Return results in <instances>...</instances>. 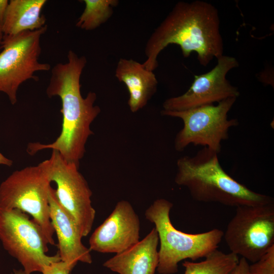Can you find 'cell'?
Returning a JSON list of instances; mask_svg holds the SVG:
<instances>
[{
	"label": "cell",
	"instance_id": "obj_25",
	"mask_svg": "<svg viewBox=\"0 0 274 274\" xmlns=\"http://www.w3.org/2000/svg\"><path fill=\"white\" fill-rule=\"evenodd\" d=\"M3 37H4V34L2 30V26L0 24V46L3 41Z\"/></svg>",
	"mask_w": 274,
	"mask_h": 274
},
{
	"label": "cell",
	"instance_id": "obj_11",
	"mask_svg": "<svg viewBox=\"0 0 274 274\" xmlns=\"http://www.w3.org/2000/svg\"><path fill=\"white\" fill-rule=\"evenodd\" d=\"M239 65L232 56L223 55L209 72L194 76L191 86L184 94L166 99L163 110L184 111L201 106L214 105L229 98L239 96L238 88L226 79L227 73Z\"/></svg>",
	"mask_w": 274,
	"mask_h": 274
},
{
	"label": "cell",
	"instance_id": "obj_23",
	"mask_svg": "<svg viewBox=\"0 0 274 274\" xmlns=\"http://www.w3.org/2000/svg\"><path fill=\"white\" fill-rule=\"evenodd\" d=\"M13 164L12 160L5 157L0 152V165L11 166Z\"/></svg>",
	"mask_w": 274,
	"mask_h": 274
},
{
	"label": "cell",
	"instance_id": "obj_12",
	"mask_svg": "<svg viewBox=\"0 0 274 274\" xmlns=\"http://www.w3.org/2000/svg\"><path fill=\"white\" fill-rule=\"evenodd\" d=\"M140 231L139 217L131 203L119 201L90 236L89 249L102 253H120L140 241Z\"/></svg>",
	"mask_w": 274,
	"mask_h": 274
},
{
	"label": "cell",
	"instance_id": "obj_7",
	"mask_svg": "<svg viewBox=\"0 0 274 274\" xmlns=\"http://www.w3.org/2000/svg\"><path fill=\"white\" fill-rule=\"evenodd\" d=\"M236 99L229 98L216 105H206L184 111L162 110V115L179 118L183 122V128L175 139V150L182 151L192 144L207 147L219 154L221 142L229 138L230 128L238 124L236 119L228 118V113Z\"/></svg>",
	"mask_w": 274,
	"mask_h": 274
},
{
	"label": "cell",
	"instance_id": "obj_20",
	"mask_svg": "<svg viewBox=\"0 0 274 274\" xmlns=\"http://www.w3.org/2000/svg\"><path fill=\"white\" fill-rule=\"evenodd\" d=\"M75 266L60 260L46 266L42 273L43 274H70Z\"/></svg>",
	"mask_w": 274,
	"mask_h": 274
},
{
	"label": "cell",
	"instance_id": "obj_5",
	"mask_svg": "<svg viewBox=\"0 0 274 274\" xmlns=\"http://www.w3.org/2000/svg\"><path fill=\"white\" fill-rule=\"evenodd\" d=\"M48 160L13 172L0 184V207L16 209L32 217L49 244H55L50 217Z\"/></svg>",
	"mask_w": 274,
	"mask_h": 274
},
{
	"label": "cell",
	"instance_id": "obj_16",
	"mask_svg": "<svg viewBox=\"0 0 274 274\" xmlns=\"http://www.w3.org/2000/svg\"><path fill=\"white\" fill-rule=\"evenodd\" d=\"M46 0H11L2 24L4 36L33 31L46 25L41 11Z\"/></svg>",
	"mask_w": 274,
	"mask_h": 274
},
{
	"label": "cell",
	"instance_id": "obj_9",
	"mask_svg": "<svg viewBox=\"0 0 274 274\" xmlns=\"http://www.w3.org/2000/svg\"><path fill=\"white\" fill-rule=\"evenodd\" d=\"M223 237L230 252L258 261L274 246V203L236 207Z\"/></svg>",
	"mask_w": 274,
	"mask_h": 274
},
{
	"label": "cell",
	"instance_id": "obj_2",
	"mask_svg": "<svg viewBox=\"0 0 274 274\" xmlns=\"http://www.w3.org/2000/svg\"><path fill=\"white\" fill-rule=\"evenodd\" d=\"M220 24L218 10L212 4L199 0L178 2L147 42L143 65L153 72L160 53L169 45L176 44L184 57L195 52L199 63L206 66L223 55Z\"/></svg>",
	"mask_w": 274,
	"mask_h": 274
},
{
	"label": "cell",
	"instance_id": "obj_4",
	"mask_svg": "<svg viewBox=\"0 0 274 274\" xmlns=\"http://www.w3.org/2000/svg\"><path fill=\"white\" fill-rule=\"evenodd\" d=\"M173 203L164 198L155 200L146 210L145 216L155 225L159 237L160 274H174L178 263L187 259L192 261L205 258L217 249L224 232L215 228L200 233H187L177 229L172 224L169 213Z\"/></svg>",
	"mask_w": 274,
	"mask_h": 274
},
{
	"label": "cell",
	"instance_id": "obj_17",
	"mask_svg": "<svg viewBox=\"0 0 274 274\" xmlns=\"http://www.w3.org/2000/svg\"><path fill=\"white\" fill-rule=\"evenodd\" d=\"M238 256L215 250L201 261L185 260L182 264L184 274H230L238 263Z\"/></svg>",
	"mask_w": 274,
	"mask_h": 274
},
{
	"label": "cell",
	"instance_id": "obj_14",
	"mask_svg": "<svg viewBox=\"0 0 274 274\" xmlns=\"http://www.w3.org/2000/svg\"><path fill=\"white\" fill-rule=\"evenodd\" d=\"M158 244V233L154 227L143 239L103 265L119 274H154L159 262Z\"/></svg>",
	"mask_w": 274,
	"mask_h": 274
},
{
	"label": "cell",
	"instance_id": "obj_13",
	"mask_svg": "<svg viewBox=\"0 0 274 274\" xmlns=\"http://www.w3.org/2000/svg\"><path fill=\"white\" fill-rule=\"evenodd\" d=\"M50 217L58 241L60 260L75 266L78 262L90 264L91 250L83 245L79 228L72 216L59 203L51 186L49 191Z\"/></svg>",
	"mask_w": 274,
	"mask_h": 274
},
{
	"label": "cell",
	"instance_id": "obj_19",
	"mask_svg": "<svg viewBox=\"0 0 274 274\" xmlns=\"http://www.w3.org/2000/svg\"><path fill=\"white\" fill-rule=\"evenodd\" d=\"M249 274H274V246L258 261L249 265Z\"/></svg>",
	"mask_w": 274,
	"mask_h": 274
},
{
	"label": "cell",
	"instance_id": "obj_10",
	"mask_svg": "<svg viewBox=\"0 0 274 274\" xmlns=\"http://www.w3.org/2000/svg\"><path fill=\"white\" fill-rule=\"evenodd\" d=\"M48 160V175L56 188L54 194L60 206L77 223L83 237L90 232L95 217L91 204L92 194L79 166L64 160L55 150Z\"/></svg>",
	"mask_w": 274,
	"mask_h": 274
},
{
	"label": "cell",
	"instance_id": "obj_3",
	"mask_svg": "<svg viewBox=\"0 0 274 274\" xmlns=\"http://www.w3.org/2000/svg\"><path fill=\"white\" fill-rule=\"evenodd\" d=\"M177 167L175 183L186 187L197 201L235 207L273 202L271 197L251 190L229 176L222 167L218 153L207 147L194 156L180 157Z\"/></svg>",
	"mask_w": 274,
	"mask_h": 274
},
{
	"label": "cell",
	"instance_id": "obj_21",
	"mask_svg": "<svg viewBox=\"0 0 274 274\" xmlns=\"http://www.w3.org/2000/svg\"><path fill=\"white\" fill-rule=\"evenodd\" d=\"M249 265L246 259L241 257L230 274H249Z\"/></svg>",
	"mask_w": 274,
	"mask_h": 274
},
{
	"label": "cell",
	"instance_id": "obj_8",
	"mask_svg": "<svg viewBox=\"0 0 274 274\" xmlns=\"http://www.w3.org/2000/svg\"><path fill=\"white\" fill-rule=\"evenodd\" d=\"M47 26L13 36H4L1 44L0 92L6 94L12 105L17 102V92L25 81L39 80L35 73L48 71L50 65L39 61L41 52V38Z\"/></svg>",
	"mask_w": 274,
	"mask_h": 274
},
{
	"label": "cell",
	"instance_id": "obj_1",
	"mask_svg": "<svg viewBox=\"0 0 274 274\" xmlns=\"http://www.w3.org/2000/svg\"><path fill=\"white\" fill-rule=\"evenodd\" d=\"M67 61L58 63L51 70V76L46 89L48 97L57 96L61 101V131L53 143L42 144L31 143L27 146L31 155L47 149L57 151L66 161L79 166L85 153V145L93 134L90 125L100 113L94 105L95 92L90 91L85 97L81 93L80 78L86 63L84 56H79L72 50L67 55Z\"/></svg>",
	"mask_w": 274,
	"mask_h": 274
},
{
	"label": "cell",
	"instance_id": "obj_6",
	"mask_svg": "<svg viewBox=\"0 0 274 274\" xmlns=\"http://www.w3.org/2000/svg\"><path fill=\"white\" fill-rule=\"evenodd\" d=\"M0 241L26 274L42 272L46 266L61 260L58 253L47 254L49 244L41 228L28 214L18 210L0 207Z\"/></svg>",
	"mask_w": 274,
	"mask_h": 274
},
{
	"label": "cell",
	"instance_id": "obj_18",
	"mask_svg": "<svg viewBox=\"0 0 274 274\" xmlns=\"http://www.w3.org/2000/svg\"><path fill=\"white\" fill-rule=\"evenodd\" d=\"M85 9L76 26L85 30H92L106 22L117 7V0H83Z\"/></svg>",
	"mask_w": 274,
	"mask_h": 274
},
{
	"label": "cell",
	"instance_id": "obj_15",
	"mask_svg": "<svg viewBox=\"0 0 274 274\" xmlns=\"http://www.w3.org/2000/svg\"><path fill=\"white\" fill-rule=\"evenodd\" d=\"M115 76L126 86L129 96L128 105L132 113L143 108L156 92L158 81L155 74L132 59L119 60Z\"/></svg>",
	"mask_w": 274,
	"mask_h": 274
},
{
	"label": "cell",
	"instance_id": "obj_22",
	"mask_svg": "<svg viewBox=\"0 0 274 274\" xmlns=\"http://www.w3.org/2000/svg\"><path fill=\"white\" fill-rule=\"evenodd\" d=\"M9 3V1L8 0H0V24L2 26L4 22Z\"/></svg>",
	"mask_w": 274,
	"mask_h": 274
},
{
	"label": "cell",
	"instance_id": "obj_24",
	"mask_svg": "<svg viewBox=\"0 0 274 274\" xmlns=\"http://www.w3.org/2000/svg\"><path fill=\"white\" fill-rule=\"evenodd\" d=\"M11 274H26L25 272L23 270L19 269V270H14V271Z\"/></svg>",
	"mask_w": 274,
	"mask_h": 274
}]
</instances>
